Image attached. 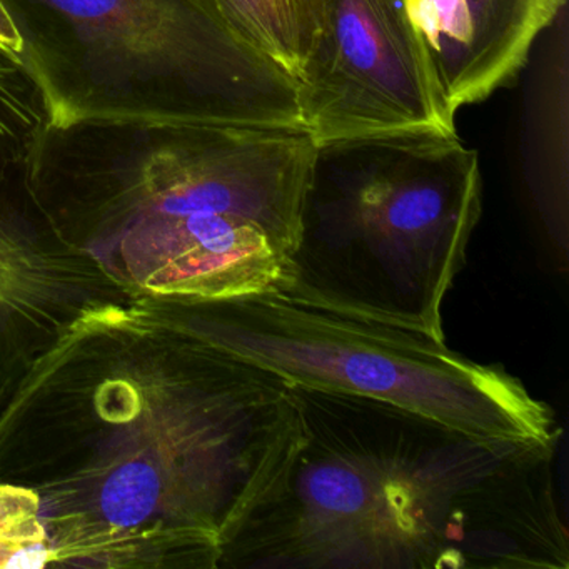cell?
Returning a JSON list of instances; mask_svg holds the SVG:
<instances>
[{
    "label": "cell",
    "instance_id": "obj_1",
    "mask_svg": "<svg viewBox=\"0 0 569 569\" xmlns=\"http://www.w3.org/2000/svg\"><path fill=\"white\" fill-rule=\"evenodd\" d=\"M301 439L289 382L138 296L79 319L0 412V482L39 496L54 566L219 569Z\"/></svg>",
    "mask_w": 569,
    "mask_h": 569
},
{
    "label": "cell",
    "instance_id": "obj_2",
    "mask_svg": "<svg viewBox=\"0 0 569 569\" xmlns=\"http://www.w3.org/2000/svg\"><path fill=\"white\" fill-rule=\"evenodd\" d=\"M292 386L302 439L219 569H568L558 445Z\"/></svg>",
    "mask_w": 569,
    "mask_h": 569
},
{
    "label": "cell",
    "instance_id": "obj_3",
    "mask_svg": "<svg viewBox=\"0 0 569 569\" xmlns=\"http://www.w3.org/2000/svg\"><path fill=\"white\" fill-rule=\"evenodd\" d=\"M316 152L308 131L91 118L49 124L22 174L134 295L229 298L284 286Z\"/></svg>",
    "mask_w": 569,
    "mask_h": 569
},
{
    "label": "cell",
    "instance_id": "obj_4",
    "mask_svg": "<svg viewBox=\"0 0 569 569\" xmlns=\"http://www.w3.org/2000/svg\"><path fill=\"white\" fill-rule=\"evenodd\" d=\"M481 214L478 151L458 134L318 146L279 291L445 342L442 302Z\"/></svg>",
    "mask_w": 569,
    "mask_h": 569
},
{
    "label": "cell",
    "instance_id": "obj_5",
    "mask_svg": "<svg viewBox=\"0 0 569 569\" xmlns=\"http://www.w3.org/2000/svg\"><path fill=\"white\" fill-rule=\"evenodd\" d=\"M51 124L174 119L306 131L298 82L216 0H6Z\"/></svg>",
    "mask_w": 569,
    "mask_h": 569
},
{
    "label": "cell",
    "instance_id": "obj_6",
    "mask_svg": "<svg viewBox=\"0 0 569 569\" xmlns=\"http://www.w3.org/2000/svg\"><path fill=\"white\" fill-rule=\"evenodd\" d=\"M204 338L289 385L391 402L478 438L558 445L551 406L505 368L422 332L279 289L176 298Z\"/></svg>",
    "mask_w": 569,
    "mask_h": 569
},
{
    "label": "cell",
    "instance_id": "obj_7",
    "mask_svg": "<svg viewBox=\"0 0 569 569\" xmlns=\"http://www.w3.org/2000/svg\"><path fill=\"white\" fill-rule=\"evenodd\" d=\"M298 91L302 122L316 146L458 134L406 0H329Z\"/></svg>",
    "mask_w": 569,
    "mask_h": 569
},
{
    "label": "cell",
    "instance_id": "obj_8",
    "mask_svg": "<svg viewBox=\"0 0 569 569\" xmlns=\"http://www.w3.org/2000/svg\"><path fill=\"white\" fill-rule=\"evenodd\" d=\"M138 296L56 229L22 168L0 181V412L79 319Z\"/></svg>",
    "mask_w": 569,
    "mask_h": 569
},
{
    "label": "cell",
    "instance_id": "obj_9",
    "mask_svg": "<svg viewBox=\"0 0 569 569\" xmlns=\"http://www.w3.org/2000/svg\"><path fill=\"white\" fill-rule=\"evenodd\" d=\"M452 112L518 79L566 0H406Z\"/></svg>",
    "mask_w": 569,
    "mask_h": 569
},
{
    "label": "cell",
    "instance_id": "obj_10",
    "mask_svg": "<svg viewBox=\"0 0 569 569\" xmlns=\"http://www.w3.org/2000/svg\"><path fill=\"white\" fill-rule=\"evenodd\" d=\"M236 34L299 82L321 38L329 0H216Z\"/></svg>",
    "mask_w": 569,
    "mask_h": 569
},
{
    "label": "cell",
    "instance_id": "obj_11",
    "mask_svg": "<svg viewBox=\"0 0 569 569\" xmlns=\"http://www.w3.org/2000/svg\"><path fill=\"white\" fill-rule=\"evenodd\" d=\"M49 124L38 79L22 59L0 48V181L24 166Z\"/></svg>",
    "mask_w": 569,
    "mask_h": 569
},
{
    "label": "cell",
    "instance_id": "obj_12",
    "mask_svg": "<svg viewBox=\"0 0 569 569\" xmlns=\"http://www.w3.org/2000/svg\"><path fill=\"white\" fill-rule=\"evenodd\" d=\"M54 555L32 489L0 482V568H48Z\"/></svg>",
    "mask_w": 569,
    "mask_h": 569
},
{
    "label": "cell",
    "instance_id": "obj_13",
    "mask_svg": "<svg viewBox=\"0 0 569 569\" xmlns=\"http://www.w3.org/2000/svg\"><path fill=\"white\" fill-rule=\"evenodd\" d=\"M0 48L18 56L28 64V48H26L24 38H22L21 29L12 18V12L9 11L6 0H0Z\"/></svg>",
    "mask_w": 569,
    "mask_h": 569
}]
</instances>
